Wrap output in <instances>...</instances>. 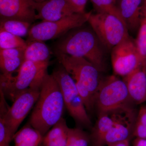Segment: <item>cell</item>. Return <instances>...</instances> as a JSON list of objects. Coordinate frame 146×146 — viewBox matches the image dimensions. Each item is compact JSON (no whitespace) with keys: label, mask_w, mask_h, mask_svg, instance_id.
Instances as JSON below:
<instances>
[{"label":"cell","mask_w":146,"mask_h":146,"mask_svg":"<svg viewBox=\"0 0 146 146\" xmlns=\"http://www.w3.org/2000/svg\"><path fill=\"white\" fill-rule=\"evenodd\" d=\"M133 135L146 139V105L141 106L138 111Z\"/></svg>","instance_id":"26"},{"label":"cell","mask_w":146,"mask_h":146,"mask_svg":"<svg viewBox=\"0 0 146 146\" xmlns=\"http://www.w3.org/2000/svg\"><path fill=\"white\" fill-rule=\"evenodd\" d=\"M33 1L36 3H42V2L46 1V0H33Z\"/></svg>","instance_id":"31"},{"label":"cell","mask_w":146,"mask_h":146,"mask_svg":"<svg viewBox=\"0 0 146 146\" xmlns=\"http://www.w3.org/2000/svg\"><path fill=\"white\" fill-rule=\"evenodd\" d=\"M69 129L62 118L44 136L43 146H66Z\"/></svg>","instance_id":"19"},{"label":"cell","mask_w":146,"mask_h":146,"mask_svg":"<svg viewBox=\"0 0 146 146\" xmlns=\"http://www.w3.org/2000/svg\"><path fill=\"white\" fill-rule=\"evenodd\" d=\"M27 46L24 52L25 60L36 63H49L51 52L44 41H26Z\"/></svg>","instance_id":"17"},{"label":"cell","mask_w":146,"mask_h":146,"mask_svg":"<svg viewBox=\"0 0 146 146\" xmlns=\"http://www.w3.org/2000/svg\"></svg>","instance_id":"33"},{"label":"cell","mask_w":146,"mask_h":146,"mask_svg":"<svg viewBox=\"0 0 146 146\" xmlns=\"http://www.w3.org/2000/svg\"><path fill=\"white\" fill-rule=\"evenodd\" d=\"M54 52L60 65L74 79L87 112H92L95 108V97L101 79L100 71L83 58Z\"/></svg>","instance_id":"3"},{"label":"cell","mask_w":146,"mask_h":146,"mask_svg":"<svg viewBox=\"0 0 146 146\" xmlns=\"http://www.w3.org/2000/svg\"><path fill=\"white\" fill-rule=\"evenodd\" d=\"M33 0H0L1 20H16L31 23L36 15Z\"/></svg>","instance_id":"12"},{"label":"cell","mask_w":146,"mask_h":146,"mask_svg":"<svg viewBox=\"0 0 146 146\" xmlns=\"http://www.w3.org/2000/svg\"><path fill=\"white\" fill-rule=\"evenodd\" d=\"M115 2L116 1V0H115Z\"/></svg>","instance_id":"32"},{"label":"cell","mask_w":146,"mask_h":146,"mask_svg":"<svg viewBox=\"0 0 146 146\" xmlns=\"http://www.w3.org/2000/svg\"><path fill=\"white\" fill-rule=\"evenodd\" d=\"M143 2L144 0H116L118 11L129 31H138Z\"/></svg>","instance_id":"15"},{"label":"cell","mask_w":146,"mask_h":146,"mask_svg":"<svg viewBox=\"0 0 146 146\" xmlns=\"http://www.w3.org/2000/svg\"><path fill=\"white\" fill-rule=\"evenodd\" d=\"M82 26L69 31L57 41L54 52L82 57L93 64L100 72L105 71L106 48L91 27Z\"/></svg>","instance_id":"2"},{"label":"cell","mask_w":146,"mask_h":146,"mask_svg":"<svg viewBox=\"0 0 146 146\" xmlns=\"http://www.w3.org/2000/svg\"><path fill=\"white\" fill-rule=\"evenodd\" d=\"M130 138L108 145V146H130Z\"/></svg>","instance_id":"29"},{"label":"cell","mask_w":146,"mask_h":146,"mask_svg":"<svg viewBox=\"0 0 146 146\" xmlns=\"http://www.w3.org/2000/svg\"><path fill=\"white\" fill-rule=\"evenodd\" d=\"M133 146H146V139L136 138L133 142Z\"/></svg>","instance_id":"30"},{"label":"cell","mask_w":146,"mask_h":146,"mask_svg":"<svg viewBox=\"0 0 146 146\" xmlns=\"http://www.w3.org/2000/svg\"><path fill=\"white\" fill-rule=\"evenodd\" d=\"M41 85L32 86L22 93L13 102L11 107L7 104L2 91H0V116L3 117L12 140L20 125L37 102Z\"/></svg>","instance_id":"5"},{"label":"cell","mask_w":146,"mask_h":146,"mask_svg":"<svg viewBox=\"0 0 146 146\" xmlns=\"http://www.w3.org/2000/svg\"><path fill=\"white\" fill-rule=\"evenodd\" d=\"M77 13H85V8L88 0H69Z\"/></svg>","instance_id":"28"},{"label":"cell","mask_w":146,"mask_h":146,"mask_svg":"<svg viewBox=\"0 0 146 146\" xmlns=\"http://www.w3.org/2000/svg\"><path fill=\"white\" fill-rule=\"evenodd\" d=\"M131 101L135 104L146 102V62H143L124 77Z\"/></svg>","instance_id":"14"},{"label":"cell","mask_w":146,"mask_h":146,"mask_svg":"<svg viewBox=\"0 0 146 146\" xmlns=\"http://www.w3.org/2000/svg\"><path fill=\"white\" fill-rule=\"evenodd\" d=\"M90 143V135L82 129L69 128L66 146H89Z\"/></svg>","instance_id":"24"},{"label":"cell","mask_w":146,"mask_h":146,"mask_svg":"<svg viewBox=\"0 0 146 146\" xmlns=\"http://www.w3.org/2000/svg\"><path fill=\"white\" fill-rule=\"evenodd\" d=\"M12 140L3 117L0 116V146H10Z\"/></svg>","instance_id":"27"},{"label":"cell","mask_w":146,"mask_h":146,"mask_svg":"<svg viewBox=\"0 0 146 146\" xmlns=\"http://www.w3.org/2000/svg\"><path fill=\"white\" fill-rule=\"evenodd\" d=\"M98 13H109L122 20L118 11L115 0H91Z\"/></svg>","instance_id":"25"},{"label":"cell","mask_w":146,"mask_h":146,"mask_svg":"<svg viewBox=\"0 0 146 146\" xmlns=\"http://www.w3.org/2000/svg\"><path fill=\"white\" fill-rule=\"evenodd\" d=\"M88 23L107 49L112 50L130 36L123 21L112 14L91 13Z\"/></svg>","instance_id":"8"},{"label":"cell","mask_w":146,"mask_h":146,"mask_svg":"<svg viewBox=\"0 0 146 146\" xmlns=\"http://www.w3.org/2000/svg\"><path fill=\"white\" fill-rule=\"evenodd\" d=\"M35 7L37 12L35 19L42 21H57L77 13L69 0H46L35 2Z\"/></svg>","instance_id":"13"},{"label":"cell","mask_w":146,"mask_h":146,"mask_svg":"<svg viewBox=\"0 0 146 146\" xmlns=\"http://www.w3.org/2000/svg\"><path fill=\"white\" fill-rule=\"evenodd\" d=\"M48 65L25 60L15 76H0V90L5 98L13 102L30 87L42 83Z\"/></svg>","instance_id":"4"},{"label":"cell","mask_w":146,"mask_h":146,"mask_svg":"<svg viewBox=\"0 0 146 146\" xmlns=\"http://www.w3.org/2000/svg\"><path fill=\"white\" fill-rule=\"evenodd\" d=\"M131 101L125 82L115 75L102 78L95 97L99 115L128 105Z\"/></svg>","instance_id":"7"},{"label":"cell","mask_w":146,"mask_h":146,"mask_svg":"<svg viewBox=\"0 0 146 146\" xmlns=\"http://www.w3.org/2000/svg\"><path fill=\"white\" fill-rule=\"evenodd\" d=\"M52 74L59 85L65 107L71 117L81 125L91 126V119L72 78L60 64L54 70Z\"/></svg>","instance_id":"6"},{"label":"cell","mask_w":146,"mask_h":146,"mask_svg":"<svg viewBox=\"0 0 146 146\" xmlns=\"http://www.w3.org/2000/svg\"><path fill=\"white\" fill-rule=\"evenodd\" d=\"M44 136L29 123L13 136L14 146H43Z\"/></svg>","instance_id":"18"},{"label":"cell","mask_w":146,"mask_h":146,"mask_svg":"<svg viewBox=\"0 0 146 146\" xmlns=\"http://www.w3.org/2000/svg\"><path fill=\"white\" fill-rule=\"evenodd\" d=\"M114 123V118L111 112L99 115L97 122L90 135V143L93 146H100L102 140L112 127Z\"/></svg>","instance_id":"20"},{"label":"cell","mask_w":146,"mask_h":146,"mask_svg":"<svg viewBox=\"0 0 146 146\" xmlns=\"http://www.w3.org/2000/svg\"><path fill=\"white\" fill-rule=\"evenodd\" d=\"M27 42L22 37L0 30V50L22 49L25 50Z\"/></svg>","instance_id":"23"},{"label":"cell","mask_w":146,"mask_h":146,"mask_svg":"<svg viewBox=\"0 0 146 146\" xmlns=\"http://www.w3.org/2000/svg\"><path fill=\"white\" fill-rule=\"evenodd\" d=\"M65 107L60 87L52 74H46L29 123L43 136L62 118Z\"/></svg>","instance_id":"1"},{"label":"cell","mask_w":146,"mask_h":146,"mask_svg":"<svg viewBox=\"0 0 146 146\" xmlns=\"http://www.w3.org/2000/svg\"><path fill=\"white\" fill-rule=\"evenodd\" d=\"M136 40V46L142 61L146 60V0H144L140 27Z\"/></svg>","instance_id":"22"},{"label":"cell","mask_w":146,"mask_h":146,"mask_svg":"<svg viewBox=\"0 0 146 146\" xmlns=\"http://www.w3.org/2000/svg\"><path fill=\"white\" fill-rule=\"evenodd\" d=\"M111 112L114 118V125L104 137L100 146L124 141L133 135L138 115L135 110L129 104Z\"/></svg>","instance_id":"11"},{"label":"cell","mask_w":146,"mask_h":146,"mask_svg":"<svg viewBox=\"0 0 146 146\" xmlns=\"http://www.w3.org/2000/svg\"><path fill=\"white\" fill-rule=\"evenodd\" d=\"M24 52L22 49L0 50L1 75L10 77L18 72L25 60Z\"/></svg>","instance_id":"16"},{"label":"cell","mask_w":146,"mask_h":146,"mask_svg":"<svg viewBox=\"0 0 146 146\" xmlns=\"http://www.w3.org/2000/svg\"><path fill=\"white\" fill-rule=\"evenodd\" d=\"M31 24L16 20H1L0 30L19 37L28 36Z\"/></svg>","instance_id":"21"},{"label":"cell","mask_w":146,"mask_h":146,"mask_svg":"<svg viewBox=\"0 0 146 146\" xmlns=\"http://www.w3.org/2000/svg\"><path fill=\"white\" fill-rule=\"evenodd\" d=\"M91 13H75L57 21H42L31 27L27 41L38 40L44 42L60 38L88 22Z\"/></svg>","instance_id":"9"},{"label":"cell","mask_w":146,"mask_h":146,"mask_svg":"<svg viewBox=\"0 0 146 146\" xmlns=\"http://www.w3.org/2000/svg\"><path fill=\"white\" fill-rule=\"evenodd\" d=\"M111 61L115 74L124 77L143 63L136 40L129 36L111 50Z\"/></svg>","instance_id":"10"}]
</instances>
